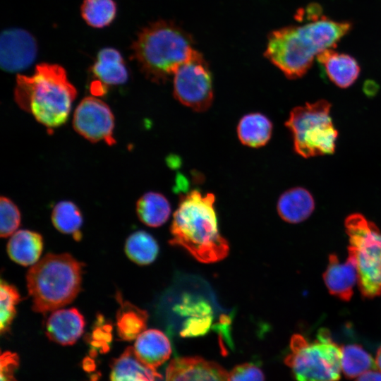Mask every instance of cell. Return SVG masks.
Returning <instances> with one entry per match:
<instances>
[{
	"label": "cell",
	"instance_id": "obj_1",
	"mask_svg": "<svg viewBox=\"0 0 381 381\" xmlns=\"http://www.w3.org/2000/svg\"><path fill=\"white\" fill-rule=\"evenodd\" d=\"M306 13L310 21L274 30L267 37L265 56L289 79L303 76L315 58L336 47L352 28L349 22L320 16L315 6L308 8Z\"/></svg>",
	"mask_w": 381,
	"mask_h": 381
},
{
	"label": "cell",
	"instance_id": "obj_2",
	"mask_svg": "<svg viewBox=\"0 0 381 381\" xmlns=\"http://www.w3.org/2000/svg\"><path fill=\"white\" fill-rule=\"evenodd\" d=\"M214 202V194L203 195L197 189L182 195L170 228L169 243L203 263L222 260L229 251L227 241L219 232Z\"/></svg>",
	"mask_w": 381,
	"mask_h": 381
},
{
	"label": "cell",
	"instance_id": "obj_3",
	"mask_svg": "<svg viewBox=\"0 0 381 381\" xmlns=\"http://www.w3.org/2000/svg\"><path fill=\"white\" fill-rule=\"evenodd\" d=\"M76 96L65 69L58 64L42 63L32 75L16 77V102L48 129L66 122Z\"/></svg>",
	"mask_w": 381,
	"mask_h": 381
},
{
	"label": "cell",
	"instance_id": "obj_4",
	"mask_svg": "<svg viewBox=\"0 0 381 381\" xmlns=\"http://www.w3.org/2000/svg\"><path fill=\"white\" fill-rule=\"evenodd\" d=\"M131 50L144 75L162 84L173 76L196 49L192 36L184 29L170 20H160L140 30Z\"/></svg>",
	"mask_w": 381,
	"mask_h": 381
},
{
	"label": "cell",
	"instance_id": "obj_5",
	"mask_svg": "<svg viewBox=\"0 0 381 381\" xmlns=\"http://www.w3.org/2000/svg\"><path fill=\"white\" fill-rule=\"evenodd\" d=\"M83 265L68 253H48L29 269L32 310L45 314L71 303L79 294Z\"/></svg>",
	"mask_w": 381,
	"mask_h": 381
},
{
	"label": "cell",
	"instance_id": "obj_6",
	"mask_svg": "<svg viewBox=\"0 0 381 381\" xmlns=\"http://www.w3.org/2000/svg\"><path fill=\"white\" fill-rule=\"evenodd\" d=\"M289 353L284 363L296 381H339L341 373V346L322 328L316 338L308 340L299 334L290 340Z\"/></svg>",
	"mask_w": 381,
	"mask_h": 381
},
{
	"label": "cell",
	"instance_id": "obj_7",
	"mask_svg": "<svg viewBox=\"0 0 381 381\" xmlns=\"http://www.w3.org/2000/svg\"><path fill=\"white\" fill-rule=\"evenodd\" d=\"M330 109L331 104L320 99L290 111L285 125L291 133L296 153L305 158L334 153L338 131Z\"/></svg>",
	"mask_w": 381,
	"mask_h": 381
},
{
	"label": "cell",
	"instance_id": "obj_8",
	"mask_svg": "<svg viewBox=\"0 0 381 381\" xmlns=\"http://www.w3.org/2000/svg\"><path fill=\"white\" fill-rule=\"evenodd\" d=\"M349 255L355 260L358 285L363 297L381 294V231L363 214L353 213L344 222Z\"/></svg>",
	"mask_w": 381,
	"mask_h": 381
},
{
	"label": "cell",
	"instance_id": "obj_9",
	"mask_svg": "<svg viewBox=\"0 0 381 381\" xmlns=\"http://www.w3.org/2000/svg\"><path fill=\"white\" fill-rule=\"evenodd\" d=\"M174 95L195 111H205L213 102L212 73L198 50L179 67L173 75Z\"/></svg>",
	"mask_w": 381,
	"mask_h": 381
},
{
	"label": "cell",
	"instance_id": "obj_10",
	"mask_svg": "<svg viewBox=\"0 0 381 381\" xmlns=\"http://www.w3.org/2000/svg\"><path fill=\"white\" fill-rule=\"evenodd\" d=\"M74 130L91 143L104 141L111 146L114 137V116L109 107L95 97L83 98L75 109Z\"/></svg>",
	"mask_w": 381,
	"mask_h": 381
},
{
	"label": "cell",
	"instance_id": "obj_11",
	"mask_svg": "<svg viewBox=\"0 0 381 381\" xmlns=\"http://www.w3.org/2000/svg\"><path fill=\"white\" fill-rule=\"evenodd\" d=\"M37 44L34 36L21 28L2 31L0 38L1 68L9 73L23 71L36 59Z\"/></svg>",
	"mask_w": 381,
	"mask_h": 381
},
{
	"label": "cell",
	"instance_id": "obj_12",
	"mask_svg": "<svg viewBox=\"0 0 381 381\" xmlns=\"http://www.w3.org/2000/svg\"><path fill=\"white\" fill-rule=\"evenodd\" d=\"M164 381H229V373L199 356L179 357L169 364Z\"/></svg>",
	"mask_w": 381,
	"mask_h": 381
},
{
	"label": "cell",
	"instance_id": "obj_13",
	"mask_svg": "<svg viewBox=\"0 0 381 381\" xmlns=\"http://www.w3.org/2000/svg\"><path fill=\"white\" fill-rule=\"evenodd\" d=\"M85 322L75 308L58 309L52 313L45 323V333L52 341L61 345H72L80 337Z\"/></svg>",
	"mask_w": 381,
	"mask_h": 381
},
{
	"label": "cell",
	"instance_id": "obj_14",
	"mask_svg": "<svg viewBox=\"0 0 381 381\" xmlns=\"http://www.w3.org/2000/svg\"><path fill=\"white\" fill-rule=\"evenodd\" d=\"M323 279L329 294L342 301H349L358 282L357 268L353 257L348 255L346 261L341 262L336 255H329Z\"/></svg>",
	"mask_w": 381,
	"mask_h": 381
},
{
	"label": "cell",
	"instance_id": "obj_15",
	"mask_svg": "<svg viewBox=\"0 0 381 381\" xmlns=\"http://www.w3.org/2000/svg\"><path fill=\"white\" fill-rule=\"evenodd\" d=\"M318 61L322 65L328 78L335 85L347 88L357 80L361 68L355 58L327 49L318 55Z\"/></svg>",
	"mask_w": 381,
	"mask_h": 381
},
{
	"label": "cell",
	"instance_id": "obj_16",
	"mask_svg": "<svg viewBox=\"0 0 381 381\" xmlns=\"http://www.w3.org/2000/svg\"><path fill=\"white\" fill-rule=\"evenodd\" d=\"M133 349L141 362L155 369L166 362L171 354L168 337L156 329L143 332L137 337Z\"/></svg>",
	"mask_w": 381,
	"mask_h": 381
},
{
	"label": "cell",
	"instance_id": "obj_17",
	"mask_svg": "<svg viewBox=\"0 0 381 381\" xmlns=\"http://www.w3.org/2000/svg\"><path fill=\"white\" fill-rule=\"evenodd\" d=\"M109 381H159L162 375L137 357L132 346L127 347L110 366Z\"/></svg>",
	"mask_w": 381,
	"mask_h": 381
},
{
	"label": "cell",
	"instance_id": "obj_18",
	"mask_svg": "<svg viewBox=\"0 0 381 381\" xmlns=\"http://www.w3.org/2000/svg\"><path fill=\"white\" fill-rule=\"evenodd\" d=\"M277 212L286 222L297 224L308 219L315 209L311 193L302 187L291 188L279 197Z\"/></svg>",
	"mask_w": 381,
	"mask_h": 381
},
{
	"label": "cell",
	"instance_id": "obj_19",
	"mask_svg": "<svg viewBox=\"0 0 381 381\" xmlns=\"http://www.w3.org/2000/svg\"><path fill=\"white\" fill-rule=\"evenodd\" d=\"M90 70L98 81L107 86L122 85L128 79V72L121 53L111 47L99 50Z\"/></svg>",
	"mask_w": 381,
	"mask_h": 381
},
{
	"label": "cell",
	"instance_id": "obj_20",
	"mask_svg": "<svg viewBox=\"0 0 381 381\" xmlns=\"http://www.w3.org/2000/svg\"><path fill=\"white\" fill-rule=\"evenodd\" d=\"M42 250V236L39 233L30 230L16 231L7 243V253L10 258L23 266L35 264Z\"/></svg>",
	"mask_w": 381,
	"mask_h": 381
},
{
	"label": "cell",
	"instance_id": "obj_21",
	"mask_svg": "<svg viewBox=\"0 0 381 381\" xmlns=\"http://www.w3.org/2000/svg\"><path fill=\"white\" fill-rule=\"evenodd\" d=\"M120 303L116 315V325L119 337L124 341H131L145 330L147 313L128 301H123L118 294Z\"/></svg>",
	"mask_w": 381,
	"mask_h": 381
},
{
	"label": "cell",
	"instance_id": "obj_22",
	"mask_svg": "<svg viewBox=\"0 0 381 381\" xmlns=\"http://www.w3.org/2000/svg\"><path fill=\"white\" fill-rule=\"evenodd\" d=\"M272 133V123L260 113H250L243 116L237 126L239 140L244 145L260 147L270 140Z\"/></svg>",
	"mask_w": 381,
	"mask_h": 381
},
{
	"label": "cell",
	"instance_id": "obj_23",
	"mask_svg": "<svg viewBox=\"0 0 381 381\" xmlns=\"http://www.w3.org/2000/svg\"><path fill=\"white\" fill-rule=\"evenodd\" d=\"M136 212L143 224L150 227H158L168 220L171 207L165 196L151 191L145 193L138 199Z\"/></svg>",
	"mask_w": 381,
	"mask_h": 381
},
{
	"label": "cell",
	"instance_id": "obj_24",
	"mask_svg": "<svg viewBox=\"0 0 381 381\" xmlns=\"http://www.w3.org/2000/svg\"><path fill=\"white\" fill-rule=\"evenodd\" d=\"M178 310L189 317L181 332L183 336H195L207 331L212 322V313L210 306L204 301L185 299Z\"/></svg>",
	"mask_w": 381,
	"mask_h": 381
},
{
	"label": "cell",
	"instance_id": "obj_25",
	"mask_svg": "<svg viewBox=\"0 0 381 381\" xmlns=\"http://www.w3.org/2000/svg\"><path fill=\"white\" fill-rule=\"evenodd\" d=\"M125 253L133 262L139 265H147L157 257L159 246L150 234L145 231H138L131 234L126 239Z\"/></svg>",
	"mask_w": 381,
	"mask_h": 381
},
{
	"label": "cell",
	"instance_id": "obj_26",
	"mask_svg": "<svg viewBox=\"0 0 381 381\" xmlns=\"http://www.w3.org/2000/svg\"><path fill=\"white\" fill-rule=\"evenodd\" d=\"M341 372L346 378H357L364 373L376 369L375 359L361 346H341Z\"/></svg>",
	"mask_w": 381,
	"mask_h": 381
},
{
	"label": "cell",
	"instance_id": "obj_27",
	"mask_svg": "<svg viewBox=\"0 0 381 381\" xmlns=\"http://www.w3.org/2000/svg\"><path fill=\"white\" fill-rule=\"evenodd\" d=\"M52 222L59 231L73 234L77 240L81 237L80 229L83 224V216L80 209L73 202L63 200L58 202L53 208Z\"/></svg>",
	"mask_w": 381,
	"mask_h": 381
},
{
	"label": "cell",
	"instance_id": "obj_28",
	"mask_svg": "<svg viewBox=\"0 0 381 381\" xmlns=\"http://www.w3.org/2000/svg\"><path fill=\"white\" fill-rule=\"evenodd\" d=\"M80 13L85 23L95 28L109 25L115 19L116 5L113 0H83Z\"/></svg>",
	"mask_w": 381,
	"mask_h": 381
},
{
	"label": "cell",
	"instance_id": "obj_29",
	"mask_svg": "<svg viewBox=\"0 0 381 381\" xmlns=\"http://www.w3.org/2000/svg\"><path fill=\"white\" fill-rule=\"evenodd\" d=\"M0 329L4 334L9 329L16 317V306L20 301L18 289L12 284L1 280L0 284Z\"/></svg>",
	"mask_w": 381,
	"mask_h": 381
},
{
	"label": "cell",
	"instance_id": "obj_30",
	"mask_svg": "<svg viewBox=\"0 0 381 381\" xmlns=\"http://www.w3.org/2000/svg\"><path fill=\"white\" fill-rule=\"evenodd\" d=\"M0 236L6 238L16 232L20 224V212L16 204L7 197L0 198Z\"/></svg>",
	"mask_w": 381,
	"mask_h": 381
},
{
	"label": "cell",
	"instance_id": "obj_31",
	"mask_svg": "<svg viewBox=\"0 0 381 381\" xmlns=\"http://www.w3.org/2000/svg\"><path fill=\"white\" fill-rule=\"evenodd\" d=\"M229 375V381H265V375L262 370L250 363L235 366Z\"/></svg>",
	"mask_w": 381,
	"mask_h": 381
},
{
	"label": "cell",
	"instance_id": "obj_32",
	"mask_svg": "<svg viewBox=\"0 0 381 381\" xmlns=\"http://www.w3.org/2000/svg\"><path fill=\"white\" fill-rule=\"evenodd\" d=\"M19 358L16 353L6 351L1 356V381H17L14 374L18 367Z\"/></svg>",
	"mask_w": 381,
	"mask_h": 381
},
{
	"label": "cell",
	"instance_id": "obj_33",
	"mask_svg": "<svg viewBox=\"0 0 381 381\" xmlns=\"http://www.w3.org/2000/svg\"><path fill=\"white\" fill-rule=\"evenodd\" d=\"M355 381H381V372L370 370L358 376Z\"/></svg>",
	"mask_w": 381,
	"mask_h": 381
},
{
	"label": "cell",
	"instance_id": "obj_34",
	"mask_svg": "<svg viewBox=\"0 0 381 381\" xmlns=\"http://www.w3.org/2000/svg\"><path fill=\"white\" fill-rule=\"evenodd\" d=\"M376 368L379 371L381 372V346L379 347V349L377 351L376 356L375 358Z\"/></svg>",
	"mask_w": 381,
	"mask_h": 381
}]
</instances>
